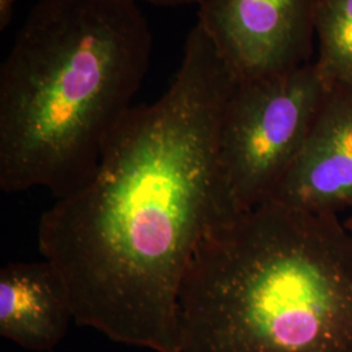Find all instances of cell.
<instances>
[{"instance_id": "1", "label": "cell", "mask_w": 352, "mask_h": 352, "mask_svg": "<svg viewBox=\"0 0 352 352\" xmlns=\"http://www.w3.org/2000/svg\"><path fill=\"white\" fill-rule=\"evenodd\" d=\"M235 84L196 24L164 96L133 106L96 173L42 214L38 248L62 274L76 324L182 352L179 294L215 225L218 131Z\"/></svg>"}, {"instance_id": "2", "label": "cell", "mask_w": 352, "mask_h": 352, "mask_svg": "<svg viewBox=\"0 0 352 352\" xmlns=\"http://www.w3.org/2000/svg\"><path fill=\"white\" fill-rule=\"evenodd\" d=\"M139 4L39 0L0 69V188L59 199L96 173L151 55Z\"/></svg>"}, {"instance_id": "3", "label": "cell", "mask_w": 352, "mask_h": 352, "mask_svg": "<svg viewBox=\"0 0 352 352\" xmlns=\"http://www.w3.org/2000/svg\"><path fill=\"white\" fill-rule=\"evenodd\" d=\"M182 352H352V238L269 200L209 228L179 294Z\"/></svg>"}, {"instance_id": "4", "label": "cell", "mask_w": 352, "mask_h": 352, "mask_svg": "<svg viewBox=\"0 0 352 352\" xmlns=\"http://www.w3.org/2000/svg\"><path fill=\"white\" fill-rule=\"evenodd\" d=\"M327 91L315 62L285 75L235 84L218 131L215 225L272 200Z\"/></svg>"}, {"instance_id": "5", "label": "cell", "mask_w": 352, "mask_h": 352, "mask_svg": "<svg viewBox=\"0 0 352 352\" xmlns=\"http://www.w3.org/2000/svg\"><path fill=\"white\" fill-rule=\"evenodd\" d=\"M320 0H201L197 25L236 82L312 63Z\"/></svg>"}, {"instance_id": "6", "label": "cell", "mask_w": 352, "mask_h": 352, "mask_svg": "<svg viewBox=\"0 0 352 352\" xmlns=\"http://www.w3.org/2000/svg\"><path fill=\"white\" fill-rule=\"evenodd\" d=\"M272 200L324 215L352 208V91L329 89Z\"/></svg>"}, {"instance_id": "7", "label": "cell", "mask_w": 352, "mask_h": 352, "mask_svg": "<svg viewBox=\"0 0 352 352\" xmlns=\"http://www.w3.org/2000/svg\"><path fill=\"white\" fill-rule=\"evenodd\" d=\"M75 322L62 274L51 264L11 263L0 270V336L34 352L52 351Z\"/></svg>"}, {"instance_id": "8", "label": "cell", "mask_w": 352, "mask_h": 352, "mask_svg": "<svg viewBox=\"0 0 352 352\" xmlns=\"http://www.w3.org/2000/svg\"><path fill=\"white\" fill-rule=\"evenodd\" d=\"M315 64L327 88L352 91V0H320Z\"/></svg>"}, {"instance_id": "9", "label": "cell", "mask_w": 352, "mask_h": 352, "mask_svg": "<svg viewBox=\"0 0 352 352\" xmlns=\"http://www.w3.org/2000/svg\"><path fill=\"white\" fill-rule=\"evenodd\" d=\"M17 0H0V29L4 30L10 25L12 19L13 10Z\"/></svg>"}, {"instance_id": "10", "label": "cell", "mask_w": 352, "mask_h": 352, "mask_svg": "<svg viewBox=\"0 0 352 352\" xmlns=\"http://www.w3.org/2000/svg\"><path fill=\"white\" fill-rule=\"evenodd\" d=\"M131 3L139 4L141 1L149 3V4H155V6H166V7H177V6H186V4H200L201 0H126Z\"/></svg>"}, {"instance_id": "11", "label": "cell", "mask_w": 352, "mask_h": 352, "mask_svg": "<svg viewBox=\"0 0 352 352\" xmlns=\"http://www.w3.org/2000/svg\"><path fill=\"white\" fill-rule=\"evenodd\" d=\"M343 225H344V227L347 228V231H349V234L351 235L352 238V214L349 217V218H347V221H344V222H343Z\"/></svg>"}]
</instances>
